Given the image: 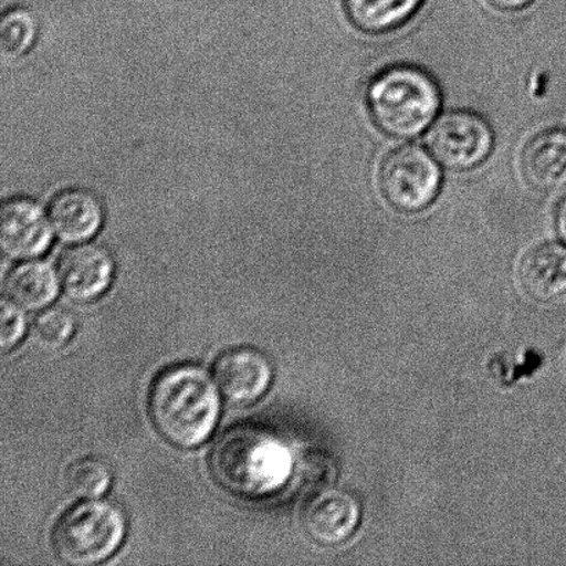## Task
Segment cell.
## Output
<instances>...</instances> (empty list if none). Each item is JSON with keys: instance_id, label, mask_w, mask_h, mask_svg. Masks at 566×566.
Returning a JSON list of instances; mask_svg holds the SVG:
<instances>
[{"instance_id": "9c48e42d", "label": "cell", "mask_w": 566, "mask_h": 566, "mask_svg": "<svg viewBox=\"0 0 566 566\" xmlns=\"http://www.w3.org/2000/svg\"><path fill=\"white\" fill-rule=\"evenodd\" d=\"M114 259L96 243H81L61 254L59 279L76 302H92L107 291L114 279Z\"/></svg>"}, {"instance_id": "52a82bcc", "label": "cell", "mask_w": 566, "mask_h": 566, "mask_svg": "<svg viewBox=\"0 0 566 566\" xmlns=\"http://www.w3.org/2000/svg\"><path fill=\"white\" fill-rule=\"evenodd\" d=\"M213 376L221 394L230 402H256L273 380V366L263 353L251 347L229 349L216 359Z\"/></svg>"}, {"instance_id": "30bf717a", "label": "cell", "mask_w": 566, "mask_h": 566, "mask_svg": "<svg viewBox=\"0 0 566 566\" xmlns=\"http://www.w3.org/2000/svg\"><path fill=\"white\" fill-rule=\"evenodd\" d=\"M360 509L347 492L326 490L311 496L303 512L307 534L324 546L346 542L358 528Z\"/></svg>"}, {"instance_id": "ac0fdd59", "label": "cell", "mask_w": 566, "mask_h": 566, "mask_svg": "<svg viewBox=\"0 0 566 566\" xmlns=\"http://www.w3.org/2000/svg\"><path fill=\"white\" fill-rule=\"evenodd\" d=\"M38 24L27 9H11L0 22V48L4 57L15 59L28 52L35 42Z\"/></svg>"}, {"instance_id": "7402d4cb", "label": "cell", "mask_w": 566, "mask_h": 566, "mask_svg": "<svg viewBox=\"0 0 566 566\" xmlns=\"http://www.w3.org/2000/svg\"><path fill=\"white\" fill-rule=\"evenodd\" d=\"M556 221L559 235H562L563 240L566 243V197L563 199V202L559 203V207L557 209Z\"/></svg>"}, {"instance_id": "7c38bea8", "label": "cell", "mask_w": 566, "mask_h": 566, "mask_svg": "<svg viewBox=\"0 0 566 566\" xmlns=\"http://www.w3.org/2000/svg\"><path fill=\"white\" fill-rule=\"evenodd\" d=\"M523 174L539 191L566 187V132L546 130L532 138L524 149Z\"/></svg>"}, {"instance_id": "8992f818", "label": "cell", "mask_w": 566, "mask_h": 566, "mask_svg": "<svg viewBox=\"0 0 566 566\" xmlns=\"http://www.w3.org/2000/svg\"><path fill=\"white\" fill-rule=\"evenodd\" d=\"M427 144L447 168L469 170L491 154L493 132L482 116L470 111H451L431 127Z\"/></svg>"}, {"instance_id": "5b68a950", "label": "cell", "mask_w": 566, "mask_h": 566, "mask_svg": "<svg viewBox=\"0 0 566 566\" xmlns=\"http://www.w3.org/2000/svg\"><path fill=\"white\" fill-rule=\"evenodd\" d=\"M441 187V170L423 148L396 149L380 169L382 196L401 212L416 213L434 201Z\"/></svg>"}, {"instance_id": "d6986e66", "label": "cell", "mask_w": 566, "mask_h": 566, "mask_svg": "<svg viewBox=\"0 0 566 566\" xmlns=\"http://www.w3.org/2000/svg\"><path fill=\"white\" fill-rule=\"evenodd\" d=\"M75 332V319L64 308H49L38 315L33 336L43 347L60 348L70 342Z\"/></svg>"}, {"instance_id": "5bb4252c", "label": "cell", "mask_w": 566, "mask_h": 566, "mask_svg": "<svg viewBox=\"0 0 566 566\" xmlns=\"http://www.w3.org/2000/svg\"><path fill=\"white\" fill-rule=\"evenodd\" d=\"M6 296L25 310H41L59 293V279L52 265L27 262L15 265L4 283Z\"/></svg>"}, {"instance_id": "ba28073f", "label": "cell", "mask_w": 566, "mask_h": 566, "mask_svg": "<svg viewBox=\"0 0 566 566\" xmlns=\"http://www.w3.org/2000/svg\"><path fill=\"white\" fill-rule=\"evenodd\" d=\"M52 229L41 207L30 198H11L0 209V247L13 259L36 258L48 251Z\"/></svg>"}, {"instance_id": "9a60e30c", "label": "cell", "mask_w": 566, "mask_h": 566, "mask_svg": "<svg viewBox=\"0 0 566 566\" xmlns=\"http://www.w3.org/2000/svg\"><path fill=\"white\" fill-rule=\"evenodd\" d=\"M423 0H344L349 20L366 32H386L402 25Z\"/></svg>"}, {"instance_id": "277c9868", "label": "cell", "mask_w": 566, "mask_h": 566, "mask_svg": "<svg viewBox=\"0 0 566 566\" xmlns=\"http://www.w3.org/2000/svg\"><path fill=\"white\" fill-rule=\"evenodd\" d=\"M126 530L125 514L114 503H81L69 510L55 525V553L69 565H96L118 551Z\"/></svg>"}, {"instance_id": "7a4b0ae2", "label": "cell", "mask_w": 566, "mask_h": 566, "mask_svg": "<svg viewBox=\"0 0 566 566\" xmlns=\"http://www.w3.org/2000/svg\"><path fill=\"white\" fill-rule=\"evenodd\" d=\"M220 397L207 371L192 365L175 366L154 381L148 409L159 434L179 448H196L218 426Z\"/></svg>"}, {"instance_id": "e0dca14e", "label": "cell", "mask_w": 566, "mask_h": 566, "mask_svg": "<svg viewBox=\"0 0 566 566\" xmlns=\"http://www.w3.org/2000/svg\"><path fill=\"white\" fill-rule=\"evenodd\" d=\"M294 474H296L298 486L311 495H315V493L331 490L335 484L336 460L322 449H307L300 454Z\"/></svg>"}, {"instance_id": "3957f363", "label": "cell", "mask_w": 566, "mask_h": 566, "mask_svg": "<svg viewBox=\"0 0 566 566\" xmlns=\"http://www.w3.org/2000/svg\"><path fill=\"white\" fill-rule=\"evenodd\" d=\"M375 124L387 135L410 138L423 133L441 107L437 82L418 66L398 65L382 71L368 91Z\"/></svg>"}, {"instance_id": "4fadbf2b", "label": "cell", "mask_w": 566, "mask_h": 566, "mask_svg": "<svg viewBox=\"0 0 566 566\" xmlns=\"http://www.w3.org/2000/svg\"><path fill=\"white\" fill-rule=\"evenodd\" d=\"M520 282L532 298L548 302L566 294V247L547 242L532 249L520 264Z\"/></svg>"}, {"instance_id": "2e32d148", "label": "cell", "mask_w": 566, "mask_h": 566, "mask_svg": "<svg viewBox=\"0 0 566 566\" xmlns=\"http://www.w3.org/2000/svg\"><path fill=\"white\" fill-rule=\"evenodd\" d=\"M113 474L102 459L85 457L76 459L65 471L66 490L76 499L99 497L107 492Z\"/></svg>"}, {"instance_id": "6da1fadb", "label": "cell", "mask_w": 566, "mask_h": 566, "mask_svg": "<svg viewBox=\"0 0 566 566\" xmlns=\"http://www.w3.org/2000/svg\"><path fill=\"white\" fill-rule=\"evenodd\" d=\"M210 471L226 491L259 499L273 495L292 473V458L285 443L264 427H232L214 443Z\"/></svg>"}, {"instance_id": "ffe728a7", "label": "cell", "mask_w": 566, "mask_h": 566, "mask_svg": "<svg viewBox=\"0 0 566 566\" xmlns=\"http://www.w3.org/2000/svg\"><path fill=\"white\" fill-rule=\"evenodd\" d=\"M0 318H2V332H0V346L3 352L14 348L24 336L27 319L19 305L9 298L2 300L0 308Z\"/></svg>"}, {"instance_id": "44dd1931", "label": "cell", "mask_w": 566, "mask_h": 566, "mask_svg": "<svg viewBox=\"0 0 566 566\" xmlns=\"http://www.w3.org/2000/svg\"><path fill=\"white\" fill-rule=\"evenodd\" d=\"M492 6L502 10H520L532 3V0H488Z\"/></svg>"}, {"instance_id": "8fae6325", "label": "cell", "mask_w": 566, "mask_h": 566, "mask_svg": "<svg viewBox=\"0 0 566 566\" xmlns=\"http://www.w3.org/2000/svg\"><path fill=\"white\" fill-rule=\"evenodd\" d=\"M50 224L55 234L65 242H82L102 229L103 205L85 188H69L52 199L49 205Z\"/></svg>"}]
</instances>
